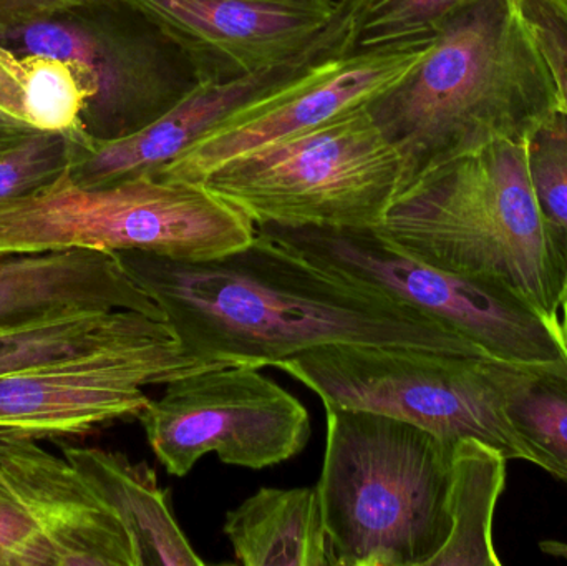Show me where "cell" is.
<instances>
[{
    "instance_id": "6da1fadb",
    "label": "cell",
    "mask_w": 567,
    "mask_h": 566,
    "mask_svg": "<svg viewBox=\"0 0 567 566\" xmlns=\"http://www.w3.org/2000/svg\"><path fill=\"white\" fill-rule=\"evenodd\" d=\"M179 344L205 364L266 368L323 344H380L488 358L432 316L259 233L206 261L118 251Z\"/></svg>"
},
{
    "instance_id": "7a4b0ae2",
    "label": "cell",
    "mask_w": 567,
    "mask_h": 566,
    "mask_svg": "<svg viewBox=\"0 0 567 566\" xmlns=\"http://www.w3.org/2000/svg\"><path fill=\"white\" fill-rule=\"evenodd\" d=\"M369 106L415 175L489 143H526L561 109L515 0H472Z\"/></svg>"
},
{
    "instance_id": "3957f363",
    "label": "cell",
    "mask_w": 567,
    "mask_h": 566,
    "mask_svg": "<svg viewBox=\"0 0 567 566\" xmlns=\"http://www.w3.org/2000/svg\"><path fill=\"white\" fill-rule=\"evenodd\" d=\"M372 229L420 261L508 289L561 325L566 279L533 195L526 143H489L426 166Z\"/></svg>"
},
{
    "instance_id": "277c9868",
    "label": "cell",
    "mask_w": 567,
    "mask_h": 566,
    "mask_svg": "<svg viewBox=\"0 0 567 566\" xmlns=\"http://www.w3.org/2000/svg\"><path fill=\"white\" fill-rule=\"evenodd\" d=\"M317 482L336 566H430L452 532V449L379 412L323 405Z\"/></svg>"
},
{
    "instance_id": "5b68a950",
    "label": "cell",
    "mask_w": 567,
    "mask_h": 566,
    "mask_svg": "<svg viewBox=\"0 0 567 566\" xmlns=\"http://www.w3.org/2000/svg\"><path fill=\"white\" fill-rule=\"evenodd\" d=\"M255 236V223L205 186L152 173L82 186L66 168L33 192L0 199V253L146 251L206 261Z\"/></svg>"
},
{
    "instance_id": "8992f818",
    "label": "cell",
    "mask_w": 567,
    "mask_h": 566,
    "mask_svg": "<svg viewBox=\"0 0 567 566\" xmlns=\"http://www.w3.org/2000/svg\"><path fill=\"white\" fill-rule=\"evenodd\" d=\"M415 172L369 105L238 156L199 185L256 226L372 229Z\"/></svg>"
},
{
    "instance_id": "52a82bcc",
    "label": "cell",
    "mask_w": 567,
    "mask_h": 566,
    "mask_svg": "<svg viewBox=\"0 0 567 566\" xmlns=\"http://www.w3.org/2000/svg\"><path fill=\"white\" fill-rule=\"evenodd\" d=\"M485 358L380 344H323L276 368L323 405L379 412L432 432L446 444L476 439L508 461L523 452L506 424Z\"/></svg>"
},
{
    "instance_id": "ba28073f",
    "label": "cell",
    "mask_w": 567,
    "mask_h": 566,
    "mask_svg": "<svg viewBox=\"0 0 567 566\" xmlns=\"http://www.w3.org/2000/svg\"><path fill=\"white\" fill-rule=\"evenodd\" d=\"M320 265L372 285L432 316L482 349L508 362L565 358L561 325L502 286L466 278L406 255L375 229L256 226Z\"/></svg>"
},
{
    "instance_id": "9c48e42d",
    "label": "cell",
    "mask_w": 567,
    "mask_h": 566,
    "mask_svg": "<svg viewBox=\"0 0 567 566\" xmlns=\"http://www.w3.org/2000/svg\"><path fill=\"white\" fill-rule=\"evenodd\" d=\"M166 321L0 375V432L33 441L85 438L138 419L145 389L206 368Z\"/></svg>"
},
{
    "instance_id": "30bf717a",
    "label": "cell",
    "mask_w": 567,
    "mask_h": 566,
    "mask_svg": "<svg viewBox=\"0 0 567 566\" xmlns=\"http://www.w3.org/2000/svg\"><path fill=\"white\" fill-rule=\"evenodd\" d=\"M146 441L173 477H185L205 455L236 467H275L306 449L309 412L249 366H206L165 384L140 415Z\"/></svg>"
},
{
    "instance_id": "8fae6325",
    "label": "cell",
    "mask_w": 567,
    "mask_h": 566,
    "mask_svg": "<svg viewBox=\"0 0 567 566\" xmlns=\"http://www.w3.org/2000/svg\"><path fill=\"white\" fill-rule=\"evenodd\" d=\"M433 40L320 56L229 113L155 175L199 183L238 156L369 105L415 69Z\"/></svg>"
},
{
    "instance_id": "7c38bea8",
    "label": "cell",
    "mask_w": 567,
    "mask_h": 566,
    "mask_svg": "<svg viewBox=\"0 0 567 566\" xmlns=\"http://www.w3.org/2000/svg\"><path fill=\"white\" fill-rule=\"evenodd\" d=\"M173 49L193 80H229L342 55L339 0H123Z\"/></svg>"
},
{
    "instance_id": "4fadbf2b",
    "label": "cell",
    "mask_w": 567,
    "mask_h": 566,
    "mask_svg": "<svg viewBox=\"0 0 567 566\" xmlns=\"http://www.w3.org/2000/svg\"><path fill=\"white\" fill-rule=\"evenodd\" d=\"M120 7L73 10L0 35V43L22 55L75 60L92 70L99 92L83 122L96 140L120 138L143 128L195 82L179 75L165 53V40L156 32L133 29L118 17Z\"/></svg>"
},
{
    "instance_id": "5bb4252c",
    "label": "cell",
    "mask_w": 567,
    "mask_h": 566,
    "mask_svg": "<svg viewBox=\"0 0 567 566\" xmlns=\"http://www.w3.org/2000/svg\"><path fill=\"white\" fill-rule=\"evenodd\" d=\"M0 432V482L35 525L53 566H140L132 535L65 457Z\"/></svg>"
},
{
    "instance_id": "9a60e30c",
    "label": "cell",
    "mask_w": 567,
    "mask_h": 566,
    "mask_svg": "<svg viewBox=\"0 0 567 566\" xmlns=\"http://www.w3.org/2000/svg\"><path fill=\"white\" fill-rule=\"evenodd\" d=\"M317 59L320 56L238 79L195 80L175 105L143 128L120 138L76 140L69 165L70 178L76 185L105 186L146 173L155 175L229 113L296 75Z\"/></svg>"
},
{
    "instance_id": "2e32d148",
    "label": "cell",
    "mask_w": 567,
    "mask_h": 566,
    "mask_svg": "<svg viewBox=\"0 0 567 566\" xmlns=\"http://www.w3.org/2000/svg\"><path fill=\"white\" fill-rule=\"evenodd\" d=\"M63 311L163 312L115 253H0V328Z\"/></svg>"
},
{
    "instance_id": "e0dca14e",
    "label": "cell",
    "mask_w": 567,
    "mask_h": 566,
    "mask_svg": "<svg viewBox=\"0 0 567 566\" xmlns=\"http://www.w3.org/2000/svg\"><path fill=\"white\" fill-rule=\"evenodd\" d=\"M63 457L132 535L140 566H203L173 515L172 492L146 462L120 452L65 447Z\"/></svg>"
},
{
    "instance_id": "ac0fdd59",
    "label": "cell",
    "mask_w": 567,
    "mask_h": 566,
    "mask_svg": "<svg viewBox=\"0 0 567 566\" xmlns=\"http://www.w3.org/2000/svg\"><path fill=\"white\" fill-rule=\"evenodd\" d=\"M565 358L551 362H508L485 358L506 424L523 452V461L545 469L567 485V302L563 305Z\"/></svg>"
},
{
    "instance_id": "d6986e66",
    "label": "cell",
    "mask_w": 567,
    "mask_h": 566,
    "mask_svg": "<svg viewBox=\"0 0 567 566\" xmlns=\"http://www.w3.org/2000/svg\"><path fill=\"white\" fill-rule=\"evenodd\" d=\"M223 531L245 566H336L316 485L259 488Z\"/></svg>"
},
{
    "instance_id": "ffe728a7",
    "label": "cell",
    "mask_w": 567,
    "mask_h": 566,
    "mask_svg": "<svg viewBox=\"0 0 567 566\" xmlns=\"http://www.w3.org/2000/svg\"><path fill=\"white\" fill-rule=\"evenodd\" d=\"M506 462L498 449L476 439L453 444L452 532L430 566H502L493 545V518L505 488Z\"/></svg>"
},
{
    "instance_id": "44dd1931",
    "label": "cell",
    "mask_w": 567,
    "mask_h": 566,
    "mask_svg": "<svg viewBox=\"0 0 567 566\" xmlns=\"http://www.w3.org/2000/svg\"><path fill=\"white\" fill-rule=\"evenodd\" d=\"M163 319L135 311H63L0 328V375L143 331Z\"/></svg>"
},
{
    "instance_id": "7402d4cb",
    "label": "cell",
    "mask_w": 567,
    "mask_h": 566,
    "mask_svg": "<svg viewBox=\"0 0 567 566\" xmlns=\"http://www.w3.org/2000/svg\"><path fill=\"white\" fill-rule=\"evenodd\" d=\"M472 0H340V52L433 39Z\"/></svg>"
},
{
    "instance_id": "603a6c76",
    "label": "cell",
    "mask_w": 567,
    "mask_h": 566,
    "mask_svg": "<svg viewBox=\"0 0 567 566\" xmlns=\"http://www.w3.org/2000/svg\"><path fill=\"white\" fill-rule=\"evenodd\" d=\"M533 195L567 288V113L548 116L526 142Z\"/></svg>"
},
{
    "instance_id": "cb8c5ba5",
    "label": "cell",
    "mask_w": 567,
    "mask_h": 566,
    "mask_svg": "<svg viewBox=\"0 0 567 566\" xmlns=\"http://www.w3.org/2000/svg\"><path fill=\"white\" fill-rule=\"evenodd\" d=\"M76 140L40 132L0 155V199L33 192L62 175L69 168Z\"/></svg>"
},
{
    "instance_id": "d4e9b609",
    "label": "cell",
    "mask_w": 567,
    "mask_h": 566,
    "mask_svg": "<svg viewBox=\"0 0 567 566\" xmlns=\"http://www.w3.org/2000/svg\"><path fill=\"white\" fill-rule=\"evenodd\" d=\"M567 113V0H515Z\"/></svg>"
},
{
    "instance_id": "484cf974",
    "label": "cell",
    "mask_w": 567,
    "mask_h": 566,
    "mask_svg": "<svg viewBox=\"0 0 567 566\" xmlns=\"http://www.w3.org/2000/svg\"><path fill=\"white\" fill-rule=\"evenodd\" d=\"M50 565L33 522L0 482V566Z\"/></svg>"
},
{
    "instance_id": "4316f807",
    "label": "cell",
    "mask_w": 567,
    "mask_h": 566,
    "mask_svg": "<svg viewBox=\"0 0 567 566\" xmlns=\"http://www.w3.org/2000/svg\"><path fill=\"white\" fill-rule=\"evenodd\" d=\"M110 3H123V0H0V35L37 20Z\"/></svg>"
},
{
    "instance_id": "83f0119b",
    "label": "cell",
    "mask_w": 567,
    "mask_h": 566,
    "mask_svg": "<svg viewBox=\"0 0 567 566\" xmlns=\"http://www.w3.org/2000/svg\"><path fill=\"white\" fill-rule=\"evenodd\" d=\"M22 55L0 43V112L16 119L22 112Z\"/></svg>"
},
{
    "instance_id": "f1b7e54d",
    "label": "cell",
    "mask_w": 567,
    "mask_h": 566,
    "mask_svg": "<svg viewBox=\"0 0 567 566\" xmlns=\"http://www.w3.org/2000/svg\"><path fill=\"white\" fill-rule=\"evenodd\" d=\"M37 133H40L39 130L33 128L29 123L9 113L0 112V155L16 148Z\"/></svg>"
},
{
    "instance_id": "f546056e",
    "label": "cell",
    "mask_w": 567,
    "mask_h": 566,
    "mask_svg": "<svg viewBox=\"0 0 567 566\" xmlns=\"http://www.w3.org/2000/svg\"><path fill=\"white\" fill-rule=\"evenodd\" d=\"M539 548H542L546 555L567 560V544H565V542L545 541L539 544Z\"/></svg>"
},
{
    "instance_id": "4dcf8cb0",
    "label": "cell",
    "mask_w": 567,
    "mask_h": 566,
    "mask_svg": "<svg viewBox=\"0 0 567 566\" xmlns=\"http://www.w3.org/2000/svg\"><path fill=\"white\" fill-rule=\"evenodd\" d=\"M566 302H567V299H566Z\"/></svg>"
},
{
    "instance_id": "1f68e13d",
    "label": "cell",
    "mask_w": 567,
    "mask_h": 566,
    "mask_svg": "<svg viewBox=\"0 0 567 566\" xmlns=\"http://www.w3.org/2000/svg\"><path fill=\"white\" fill-rule=\"evenodd\" d=\"M339 2H340V0H339Z\"/></svg>"
}]
</instances>
